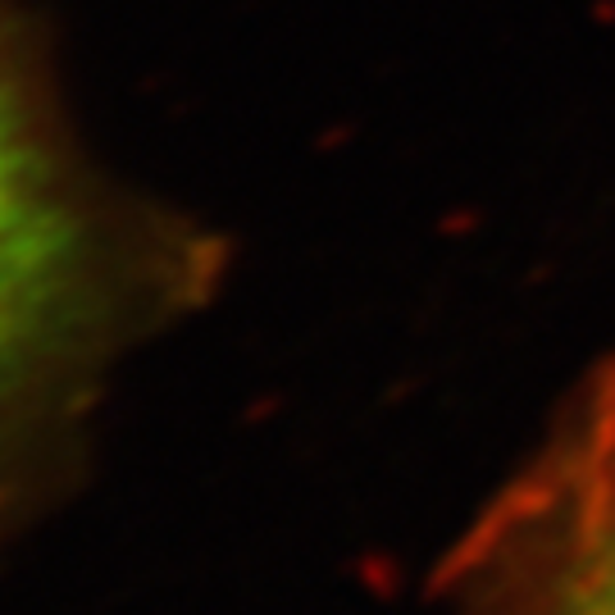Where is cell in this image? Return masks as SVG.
<instances>
[{
  "instance_id": "cell-1",
  "label": "cell",
  "mask_w": 615,
  "mask_h": 615,
  "mask_svg": "<svg viewBox=\"0 0 615 615\" xmlns=\"http://www.w3.org/2000/svg\"><path fill=\"white\" fill-rule=\"evenodd\" d=\"M223 242L92 160L0 0V565L73 497L119 369L215 296Z\"/></svg>"
},
{
  "instance_id": "cell-2",
  "label": "cell",
  "mask_w": 615,
  "mask_h": 615,
  "mask_svg": "<svg viewBox=\"0 0 615 615\" xmlns=\"http://www.w3.org/2000/svg\"><path fill=\"white\" fill-rule=\"evenodd\" d=\"M442 615H615V356L561 393L434 570Z\"/></svg>"
}]
</instances>
